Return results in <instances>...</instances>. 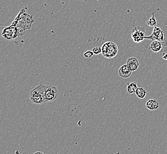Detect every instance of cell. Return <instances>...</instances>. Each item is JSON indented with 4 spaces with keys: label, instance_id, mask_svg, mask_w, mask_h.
Wrapping results in <instances>:
<instances>
[{
    "label": "cell",
    "instance_id": "obj_5",
    "mask_svg": "<svg viewBox=\"0 0 167 154\" xmlns=\"http://www.w3.org/2000/svg\"><path fill=\"white\" fill-rule=\"evenodd\" d=\"M145 39H149L151 40H158L163 43L164 46H167V41L165 40L164 31L159 27H154L152 33L149 36H145Z\"/></svg>",
    "mask_w": 167,
    "mask_h": 154
},
{
    "label": "cell",
    "instance_id": "obj_11",
    "mask_svg": "<svg viewBox=\"0 0 167 154\" xmlns=\"http://www.w3.org/2000/svg\"><path fill=\"white\" fill-rule=\"evenodd\" d=\"M146 107L150 110H155L159 108V103L155 99L149 100L146 104Z\"/></svg>",
    "mask_w": 167,
    "mask_h": 154
},
{
    "label": "cell",
    "instance_id": "obj_6",
    "mask_svg": "<svg viewBox=\"0 0 167 154\" xmlns=\"http://www.w3.org/2000/svg\"><path fill=\"white\" fill-rule=\"evenodd\" d=\"M2 36L7 40H13L19 37L17 27L13 24L4 27L1 33Z\"/></svg>",
    "mask_w": 167,
    "mask_h": 154
},
{
    "label": "cell",
    "instance_id": "obj_10",
    "mask_svg": "<svg viewBox=\"0 0 167 154\" xmlns=\"http://www.w3.org/2000/svg\"><path fill=\"white\" fill-rule=\"evenodd\" d=\"M163 44L161 42L158 40H154L151 43L149 49H150L152 52L157 53L161 52L163 50Z\"/></svg>",
    "mask_w": 167,
    "mask_h": 154
},
{
    "label": "cell",
    "instance_id": "obj_3",
    "mask_svg": "<svg viewBox=\"0 0 167 154\" xmlns=\"http://www.w3.org/2000/svg\"><path fill=\"white\" fill-rule=\"evenodd\" d=\"M102 50V54L103 56L109 59L115 57L118 52L117 45L115 43L110 41L107 42L103 45Z\"/></svg>",
    "mask_w": 167,
    "mask_h": 154
},
{
    "label": "cell",
    "instance_id": "obj_14",
    "mask_svg": "<svg viewBox=\"0 0 167 154\" xmlns=\"http://www.w3.org/2000/svg\"><path fill=\"white\" fill-rule=\"evenodd\" d=\"M147 25H148L150 27H155L157 26V20L155 17L154 12L152 14V17L147 21L146 22Z\"/></svg>",
    "mask_w": 167,
    "mask_h": 154
},
{
    "label": "cell",
    "instance_id": "obj_16",
    "mask_svg": "<svg viewBox=\"0 0 167 154\" xmlns=\"http://www.w3.org/2000/svg\"><path fill=\"white\" fill-rule=\"evenodd\" d=\"M94 55V52L93 51H88L84 54V57H85L87 58H90L92 57Z\"/></svg>",
    "mask_w": 167,
    "mask_h": 154
},
{
    "label": "cell",
    "instance_id": "obj_18",
    "mask_svg": "<svg viewBox=\"0 0 167 154\" xmlns=\"http://www.w3.org/2000/svg\"><path fill=\"white\" fill-rule=\"evenodd\" d=\"M35 154H44V153L42 152H36V153H35Z\"/></svg>",
    "mask_w": 167,
    "mask_h": 154
},
{
    "label": "cell",
    "instance_id": "obj_12",
    "mask_svg": "<svg viewBox=\"0 0 167 154\" xmlns=\"http://www.w3.org/2000/svg\"><path fill=\"white\" fill-rule=\"evenodd\" d=\"M138 88V84H137V82H136L127 83V92L130 94L135 93Z\"/></svg>",
    "mask_w": 167,
    "mask_h": 154
},
{
    "label": "cell",
    "instance_id": "obj_2",
    "mask_svg": "<svg viewBox=\"0 0 167 154\" xmlns=\"http://www.w3.org/2000/svg\"><path fill=\"white\" fill-rule=\"evenodd\" d=\"M46 85L40 84L38 86L33 89L30 92V99L34 104H42L46 103L45 98Z\"/></svg>",
    "mask_w": 167,
    "mask_h": 154
},
{
    "label": "cell",
    "instance_id": "obj_4",
    "mask_svg": "<svg viewBox=\"0 0 167 154\" xmlns=\"http://www.w3.org/2000/svg\"><path fill=\"white\" fill-rule=\"evenodd\" d=\"M146 35V30L142 26H135V23L132 32L131 36L133 40L136 43H141L143 41Z\"/></svg>",
    "mask_w": 167,
    "mask_h": 154
},
{
    "label": "cell",
    "instance_id": "obj_13",
    "mask_svg": "<svg viewBox=\"0 0 167 154\" xmlns=\"http://www.w3.org/2000/svg\"><path fill=\"white\" fill-rule=\"evenodd\" d=\"M135 93L138 96V97H139L141 99H143L146 97L147 92L143 88L139 87L137 88Z\"/></svg>",
    "mask_w": 167,
    "mask_h": 154
},
{
    "label": "cell",
    "instance_id": "obj_1",
    "mask_svg": "<svg viewBox=\"0 0 167 154\" xmlns=\"http://www.w3.org/2000/svg\"><path fill=\"white\" fill-rule=\"evenodd\" d=\"M33 23V16L29 14L26 11L25 9L23 8L20 10L12 24L26 30L31 29L32 25Z\"/></svg>",
    "mask_w": 167,
    "mask_h": 154
},
{
    "label": "cell",
    "instance_id": "obj_8",
    "mask_svg": "<svg viewBox=\"0 0 167 154\" xmlns=\"http://www.w3.org/2000/svg\"><path fill=\"white\" fill-rule=\"evenodd\" d=\"M132 73V70L130 69V68L127 66V64L122 65L119 70H118V74L120 76L122 77L123 78H128L131 76Z\"/></svg>",
    "mask_w": 167,
    "mask_h": 154
},
{
    "label": "cell",
    "instance_id": "obj_7",
    "mask_svg": "<svg viewBox=\"0 0 167 154\" xmlns=\"http://www.w3.org/2000/svg\"><path fill=\"white\" fill-rule=\"evenodd\" d=\"M58 90L54 86H47L45 91V98L46 102L53 101L57 98Z\"/></svg>",
    "mask_w": 167,
    "mask_h": 154
},
{
    "label": "cell",
    "instance_id": "obj_17",
    "mask_svg": "<svg viewBox=\"0 0 167 154\" xmlns=\"http://www.w3.org/2000/svg\"><path fill=\"white\" fill-rule=\"evenodd\" d=\"M163 59H165V60H167V54H164V55H163Z\"/></svg>",
    "mask_w": 167,
    "mask_h": 154
},
{
    "label": "cell",
    "instance_id": "obj_9",
    "mask_svg": "<svg viewBox=\"0 0 167 154\" xmlns=\"http://www.w3.org/2000/svg\"><path fill=\"white\" fill-rule=\"evenodd\" d=\"M126 64L130 68L132 72H134L138 70L139 67V62L138 59L135 57H131L127 61Z\"/></svg>",
    "mask_w": 167,
    "mask_h": 154
},
{
    "label": "cell",
    "instance_id": "obj_15",
    "mask_svg": "<svg viewBox=\"0 0 167 154\" xmlns=\"http://www.w3.org/2000/svg\"><path fill=\"white\" fill-rule=\"evenodd\" d=\"M92 51L94 52V55H99L100 54L102 53V48H100V47H95L93 49Z\"/></svg>",
    "mask_w": 167,
    "mask_h": 154
}]
</instances>
